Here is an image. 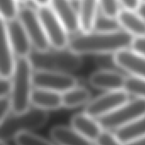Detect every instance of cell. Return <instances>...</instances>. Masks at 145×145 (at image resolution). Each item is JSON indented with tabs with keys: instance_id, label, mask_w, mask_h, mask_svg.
I'll use <instances>...</instances> for the list:
<instances>
[{
	"instance_id": "obj_19",
	"label": "cell",
	"mask_w": 145,
	"mask_h": 145,
	"mask_svg": "<svg viewBox=\"0 0 145 145\" xmlns=\"http://www.w3.org/2000/svg\"><path fill=\"white\" fill-rule=\"evenodd\" d=\"M78 14L82 32L93 31L94 22L99 13V0H78Z\"/></svg>"
},
{
	"instance_id": "obj_4",
	"label": "cell",
	"mask_w": 145,
	"mask_h": 145,
	"mask_svg": "<svg viewBox=\"0 0 145 145\" xmlns=\"http://www.w3.org/2000/svg\"><path fill=\"white\" fill-rule=\"evenodd\" d=\"M33 68L55 70L70 73L80 68L82 65V56L72 51L68 47L54 49L53 50L37 51L34 50L29 56Z\"/></svg>"
},
{
	"instance_id": "obj_18",
	"label": "cell",
	"mask_w": 145,
	"mask_h": 145,
	"mask_svg": "<svg viewBox=\"0 0 145 145\" xmlns=\"http://www.w3.org/2000/svg\"><path fill=\"white\" fill-rule=\"evenodd\" d=\"M50 136L59 145H93L92 141L83 137L72 126H55L51 130Z\"/></svg>"
},
{
	"instance_id": "obj_11",
	"label": "cell",
	"mask_w": 145,
	"mask_h": 145,
	"mask_svg": "<svg viewBox=\"0 0 145 145\" xmlns=\"http://www.w3.org/2000/svg\"><path fill=\"white\" fill-rule=\"evenodd\" d=\"M118 68L129 75L145 78V56L134 50L131 47L121 50L114 54Z\"/></svg>"
},
{
	"instance_id": "obj_17",
	"label": "cell",
	"mask_w": 145,
	"mask_h": 145,
	"mask_svg": "<svg viewBox=\"0 0 145 145\" xmlns=\"http://www.w3.org/2000/svg\"><path fill=\"white\" fill-rule=\"evenodd\" d=\"M31 104L44 110H54L63 107L62 94L54 91L34 87Z\"/></svg>"
},
{
	"instance_id": "obj_32",
	"label": "cell",
	"mask_w": 145,
	"mask_h": 145,
	"mask_svg": "<svg viewBox=\"0 0 145 145\" xmlns=\"http://www.w3.org/2000/svg\"><path fill=\"white\" fill-rule=\"evenodd\" d=\"M123 8L136 9L140 3V0H121Z\"/></svg>"
},
{
	"instance_id": "obj_33",
	"label": "cell",
	"mask_w": 145,
	"mask_h": 145,
	"mask_svg": "<svg viewBox=\"0 0 145 145\" xmlns=\"http://www.w3.org/2000/svg\"><path fill=\"white\" fill-rule=\"evenodd\" d=\"M136 10L145 20V2H141L136 9Z\"/></svg>"
},
{
	"instance_id": "obj_5",
	"label": "cell",
	"mask_w": 145,
	"mask_h": 145,
	"mask_svg": "<svg viewBox=\"0 0 145 145\" xmlns=\"http://www.w3.org/2000/svg\"><path fill=\"white\" fill-rule=\"evenodd\" d=\"M144 115L145 99L135 97L98 121L104 130H116Z\"/></svg>"
},
{
	"instance_id": "obj_2",
	"label": "cell",
	"mask_w": 145,
	"mask_h": 145,
	"mask_svg": "<svg viewBox=\"0 0 145 145\" xmlns=\"http://www.w3.org/2000/svg\"><path fill=\"white\" fill-rule=\"evenodd\" d=\"M33 73L34 68L29 56L17 57L11 77L10 99L14 113H22L31 108V94L34 89Z\"/></svg>"
},
{
	"instance_id": "obj_23",
	"label": "cell",
	"mask_w": 145,
	"mask_h": 145,
	"mask_svg": "<svg viewBox=\"0 0 145 145\" xmlns=\"http://www.w3.org/2000/svg\"><path fill=\"white\" fill-rule=\"evenodd\" d=\"M123 90L126 91L129 95L145 99V78L133 75L126 76Z\"/></svg>"
},
{
	"instance_id": "obj_22",
	"label": "cell",
	"mask_w": 145,
	"mask_h": 145,
	"mask_svg": "<svg viewBox=\"0 0 145 145\" xmlns=\"http://www.w3.org/2000/svg\"><path fill=\"white\" fill-rule=\"evenodd\" d=\"M121 25L117 18L108 16L102 12L99 11L93 26V31L102 32H110L121 30Z\"/></svg>"
},
{
	"instance_id": "obj_39",
	"label": "cell",
	"mask_w": 145,
	"mask_h": 145,
	"mask_svg": "<svg viewBox=\"0 0 145 145\" xmlns=\"http://www.w3.org/2000/svg\"><path fill=\"white\" fill-rule=\"evenodd\" d=\"M71 1H78V0H71Z\"/></svg>"
},
{
	"instance_id": "obj_9",
	"label": "cell",
	"mask_w": 145,
	"mask_h": 145,
	"mask_svg": "<svg viewBox=\"0 0 145 145\" xmlns=\"http://www.w3.org/2000/svg\"><path fill=\"white\" fill-rule=\"evenodd\" d=\"M129 100V94L124 90L106 91L103 95L90 100L85 109L84 112L96 119L106 115Z\"/></svg>"
},
{
	"instance_id": "obj_8",
	"label": "cell",
	"mask_w": 145,
	"mask_h": 145,
	"mask_svg": "<svg viewBox=\"0 0 145 145\" xmlns=\"http://www.w3.org/2000/svg\"><path fill=\"white\" fill-rule=\"evenodd\" d=\"M33 85L36 88L47 89L62 94L77 85V80L69 73L55 70L34 69Z\"/></svg>"
},
{
	"instance_id": "obj_20",
	"label": "cell",
	"mask_w": 145,
	"mask_h": 145,
	"mask_svg": "<svg viewBox=\"0 0 145 145\" xmlns=\"http://www.w3.org/2000/svg\"><path fill=\"white\" fill-rule=\"evenodd\" d=\"M116 135L126 144L145 136V115L116 130Z\"/></svg>"
},
{
	"instance_id": "obj_6",
	"label": "cell",
	"mask_w": 145,
	"mask_h": 145,
	"mask_svg": "<svg viewBox=\"0 0 145 145\" xmlns=\"http://www.w3.org/2000/svg\"><path fill=\"white\" fill-rule=\"evenodd\" d=\"M18 19L26 31L35 50L47 51L50 50L51 45L37 9H34L30 6H22L20 8Z\"/></svg>"
},
{
	"instance_id": "obj_37",
	"label": "cell",
	"mask_w": 145,
	"mask_h": 145,
	"mask_svg": "<svg viewBox=\"0 0 145 145\" xmlns=\"http://www.w3.org/2000/svg\"><path fill=\"white\" fill-rule=\"evenodd\" d=\"M19 2H20V3H25V2H26L27 0H18Z\"/></svg>"
},
{
	"instance_id": "obj_28",
	"label": "cell",
	"mask_w": 145,
	"mask_h": 145,
	"mask_svg": "<svg viewBox=\"0 0 145 145\" xmlns=\"http://www.w3.org/2000/svg\"><path fill=\"white\" fill-rule=\"evenodd\" d=\"M96 145H124L116 134L109 132V130H104L100 136L96 140Z\"/></svg>"
},
{
	"instance_id": "obj_26",
	"label": "cell",
	"mask_w": 145,
	"mask_h": 145,
	"mask_svg": "<svg viewBox=\"0 0 145 145\" xmlns=\"http://www.w3.org/2000/svg\"><path fill=\"white\" fill-rule=\"evenodd\" d=\"M99 11L103 14L117 18L122 5L121 0H99Z\"/></svg>"
},
{
	"instance_id": "obj_12",
	"label": "cell",
	"mask_w": 145,
	"mask_h": 145,
	"mask_svg": "<svg viewBox=\"0 0 145 145\" xmlns=\"http://www.w3.org/2000/svg\"><path fill=\"white\" fill-rule=\"evenodd\" d=\"M126 76L116 70L99 69L90 75V85L99 90L105 91L124 89Z\"/></svg>"
},
{
	"instance_id": "obj_7",
	"label": "cell",
	"mask_w": 145,
	"mask_h": 145,
	"mask_svg": "<svg viewBox=\"0 0 145 145\" xmlns=\"http://www.w3.org/2000/svg\"><path fill=\"white\" fill-rule=\"evenodd\" d=\"M37 12L51 47L54 49L67 48L70 41L68 35L70 33L50 5L39 7L37 9Z\"/></svg>"
},
{
	"instance_id": "obj_34",
	"label": "cell",
	"mask_w": 145,
	"mask_h": 145,
	"mask_svg": "<svg viewBox=\"0 0 145 145\" xmlns=\"http://www.w3.org/2000/svg\"><path fill=\"white\" fill-rule=\"evenodd\" d=\"M33 2L39 7H44L50 5L51 0H33Z\"/></svg>"
},
{
	"instance_id": "obj_16",
	"label": "cell",
	"mask_w": 145,
	"mask_h": 145,
	"mask_svg": "<svg viewBox=\"0 0 145 145\" xmlns=\"http://www.w3.org/2000/svg\"><path fill=\"white\" fill-rule=\"evenodd\" d=\"M117 20L121 29L133 38L145 36V20L136 9L122 7L117 16Z\"/></svg>"
},
{
	"instance_id": "obj_25",
	"label": "cell",
	"mask_w": 145,
	"mask_h": 145,
	"mask_svg": "<svg viewBox=\"0 0 145 145\" xmlns=\"http://www.w3.org/2000/svg\"><path fill=\"white\" fill-rule=\"evenodd\" d=\"M17 145H53L48 140L32 134L31 132L19 133L14 138Z\"/></svg>"
},
{
	"instance_id": "obj_15",
	"label": "cell",
	"mask_w": 145,
	"mask_h": 145,
	"mask_svg": "<svg viewBox=\"0 0 145 145\" xmlns=\"http://www.w3.org/2000/svg\"><path fill=\"white\" fill-rule=\"evenodd\" d=\"M71 126L92 142H96L104 131L98 119L86 114L85 112L78 113L72 117Z\"/></svg>"
},
{
	"instance_id": "obj_27",
	"label": "cell",
	"mask_w": 145,
	"mask_h": 145,
	"mask_svg": "<svg viewBox=\"0 0 145 145\" xmlns=\"http://www.w3.org/2000/svg\"><path fill=\"white\" fill-rule=\"evenodd\" d=\"M94 62L96 65L99 68V69H110L116 70V68H118L114 54H100L96 55L94 58Z\"/></svg>"
},
{
	"instance_id": "obj_38",
	"label": "cell",
	"mask_w": 145,
	"mask_h": 145,
	"mask_svg": "<svg viewBox=\"0 0 145 145\" xmlns=\"http://www.w3.org/2000/svg\"><path fill=\"white\" fill-rule=\"evenodd\" d=\"M141 2H145V0H140V3H141Z\"/></svg>"
},
{
	"instance_id": "obj_35",
	"label": "cell",
	"mask_w": 145,
	"mask_h": 145,
	"mask_svg": "<svg viewBox=\"0 0 145 145\" xmlns=\"http://www.w3.org/2000/svg\"><path fill=\"white\" fill-rule=\"evenodd\" d=\"M124 145H145V136L141 138H139V139H138V140L127 143V144Z\"/></svg>"
},
{
	"instance_id": "obj_21",
	"label": "cell",
	"mask_w": 145,
	"mask_h": 145,
	"mask_svg": "<svg viewBox=\"0 0 145 145\" xmlns=\"http://www.w3.org/2000/svg\"><path fill=\"white\" fill-rule=\"evenodd\" d=\"M91 100V92L85 87L76 85L62 93L63 107L68 109L77 108L87 104Z\"/></svg>"
},
{
	"instance_id": "obj_13",
	"label": "cell",
	"mask_w": 145,
	"mask_h": 145,
	"mask_svg": "<svg viewBox=\"0 0 145 145\" xmlns=\"http://www.w3.org/2000/svg\"><path fill=\"white\" fill-rule=\"evenodd\" d=\"M50 7L69 33H76L81 30L78 10L74 8L71 0H51Z\"/></svg>"
},
{
	"instance_id": "obj_3",
	"label": "cell",
	"mask_w": 145,
	"mask_h": 145,
	"mask_svg": "<svg viewBox=\"0 0 145 145\" xmlns=\"http://www.w3.org/2000/svg\"><path fill=\"white\" fill-rule=\"evenodd\" d=\"M48 119L47 110L33 107L22 113L8 115L0 121L1 141L14 138L19 133L31 132L42 127Z\"/></svg>"
},
{
	"instance_id": "obj_29",
	"label": "cell",
	"mask_w": 145,
	"mask_h": 145,
	"mask_svg": "<svg viewBox=\"0 0 145 145\" xmlns=\"http://www.w3.org/2000/svg\"><path fill=\"white\" fill-rule=\"evenodd\" d=\"M12 110L10 96L0 97V121L5 119Z\"/></svg>"
},
{
	"instance_id": "obj_30",
	"label": "cell",
	"mask_w": 145,
	"mask_h": 145,
	"mask_svg": "<svg viewBox=\"0 0 145 145\" xmlns=\"http://www.w3.org/2000/svg\"><path fill=\"white\" fill-rule=\"evenodd\" d=\"M11 90H12L11 78H1V80H0V97L10 96Z\"/></svg>"
},
{
	"instance_id": "obj_1",
	"label": "cell",
	"mask_w": 145,
	"mask_h": 145,
	"mask_svg": "<svg viewBox=\"0 0 145 145\" xmlns=\"http://www.w3.org/2000/svg\"><path fill=\"white\" fill-rule=\"evenodd\" d=\"M133 40V37L122 29L110 32L93 31L71 38L68 48L81 56L115 54L131 47Z\"/></svg>"
},
{
	"instance_id": "obj_14",
	"label": "cell",
	"mask_w": 145,
	"mask_h": 145,
	"mask_svg": "<svg viewBox=\"0 0 145 145\" xmlns=\"http://www.w3.org/2000/svg\"><path fill=\"white\" fill-rule=\"evenodd\" d=\"M17 56L8 40L5 24L1 21L0 32V76L1 78H11L15 68Z\"/></svg>"
},
{
	"instance_id": "obj_10",
	"label": "cell",
	"mask_w": 145,
	"mask_h": 145,
	"mask_svg": "<svg viewBox=\"0 0 145 145\" xmlns=\"http://www.w3.org/2000/svg\"><path fill=\"white\" fill-rule=\"evenodd\" d=\"M8 40L17 57H26L31 53L33 48L31 39L20 21L16 18L9 21H4Z\"/></svg>"
},
{
	"instance_id": "obj_24",
	"label": "cell",
	"mask_w": 145,
	"mask_h": 145,
	"mask_svg": "<svg viewBox=\"0 0 145 145\" xmlns=\"http://www.w3.org/2000/svg\"><path fill=\"white\" fill-rule=\"evenodd\" d=\"M18 0H0V13L2 21H9L18 18L20 8Z\"/></svg>"
},
{
	"instance_id": "obj_31",
	"label": "cell",
	"mask_w": 145,
	"mask_h": 145,
	"mask_svg": "<svg viewBox=\"0 0 145 145\" xmlns=\"http://www.w3.org/2000/svg\"><path fill=\"white\" fill-rule=\"evenodd\" d=\"M131 48L145 56V36L133 38Z\"/></svg>"
},
{
	"instance_id": "obj_36",
	"label": "cell",
	"mask_w": 145,
	"mask_h": 145,
	"mask_svg": "<svg viewBox=\"0 0 145 145\" xmlns=\"http://www.w3.org/2000/svg\"><path fill=\"white\" fill-rule=\"evenodd\" d=\"M0 145H7V144L4 142V141H1V143H0Z\"/></svg>"
}]
</instances>
